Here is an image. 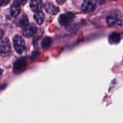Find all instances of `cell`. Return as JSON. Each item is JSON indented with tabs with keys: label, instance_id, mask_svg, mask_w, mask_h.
I'll use <instances>...</instances> for the list:
<instances>
[{
	"label": "cell",
	"instance_id": "obj_3",
	"mask_svg": "<svg viewBox=\"0 0 123 123\" xmlns=\"http://www.w3.org/2000/svg\"><path fill=\"white\" fill-rule=\"evenodd\" d=\"M11 53V44L9 40L6 38L0 43V55L3 57L8 56Z\"/></svg>",
	"mask_w": 123,
	"mask_h": 123
},
{
	"label": "cell",
	"instance_id": "obj_10",
	"mask_svg": "<svg viewBox=\"0 0 123 123\" xmlns=\"http://www.w3.org/2000/svg\"><path fill=\"white\" fill-rule=\"evenodd\" d=\"M34 18L38 25H42L45 19V15L42 11H38L34 13Z\"/></svg>",
	"mask_w": 123,
	"mask_h": 123
},
{
	"label": "cell",
	"instance_id": "obj_11",
	"mask_svg": "<svg viewBox=\"0 0 123 123\" xmlns=\"http://www.w3.org/2000/svg\"><path fill=\"white\" fill-rule=\"evenodd\" d=\"M20 12H21L20 6L13 2L10 7V13L12 16H13V18H16L20 14Z\"/></svg>",
	"mask_w": 123,
	"mask_h": 123
},
{
	"label": "cell",
	"instance_id": "obj_12",
	"mask_svg": "<svg viewBox=\"0 0 123 123\" xmlns=\"http://www.w3.org/2000/svg\"><path fill=\"white\" fill-rule=\"evenodd\" d=\"M121 40V36L119 33L114 32L109 37V41L112 43H118Z\"/></svg>",
	"mask_w": 123,
	"mask_h": 123
},
{
	"label": "cell",
	"instance_id": "obj_19",
	"mask_svg": "<svg viewBox=\"0 0 123 123\" xmlns=\"http://www.w3.org/2000/svg\"><path fill=\"white\" fill-rule=\"evenodd\" d=\"M3 35H4V31H2V30L0 29V39L2 38V37H3Z\"/></svg>",
	"mask_w": 123,
	"mask_h": 123
},
{
	"label": "cell",
	"instance_id": "obj_14",
	"mask_svg": "<svg viewBox=\"0 0 123 123\" xmlns=\"http://www.w3.org/2000/svg\"><path fill=\"white\" fill-rule=\"evenodd\" d=\"M52 43V39L50 37H46L44 38V39L42 40V43H41V45L42 47L44 49H46L50 47V44Z\"/></svg>",
	"mask_w": 123,
	"mask_h": 123
},
{
	"label": "cell",
	"instance_id": "obj_13",
	"mask_svg": "<svg viewBox=\"0 0 123 123\" xmlns=\"http://www.w3.org/2000/svg\"><path fill=\"white\" fill-rule=\"evenodd\" d=\"M28 24V17L24 15L20 18L19 19V22H18V25L21 28H24L26 26L27 24Z\"/></svg>",
	"mask_w": 123,
	"mask_h": 123
},
{
	"label": "cell",
	"instance_id": "obj_1",
	"mask_svg": "<svg viewBox=\"0 0 123 123\" xmlns=\"http://www.w3.org/2000/svg\"><path fill=\"white\" fill-rule=\"evenodd\" d=\"M27 67V61L25 58L18 59L13 64V72L16 74H20L26 70Z\"/></svg>",
	"mask_w": 123,
	"mask_h": 123
},
{
	"label": "cell",
	"instance_id": "obj_2",
	"mask_svg": "<svg viewBox=\"0 0 123 123\" xmlns=\"http://www.w3.org/2000/svg\"><path fill=\"white\" fill-rule=\"evenodd\" d=\"M13 46L17 53L21 54L26 49L25 43L24 40L19 36H15L13 38Z\"/></svg>",
	"mask_w": 123,
	"mask_h": 123
},
{
	"label": "cell",
	"instance_id": "obj_18",
	"mask_svg": "<svg viewBox=\"0 0 123 123\" xmlns=\"http://www.w3.org/2000/svg\"><path fill=\"white\" fill-rule=\"evenodd\" d=\"M56 1L58 4L61 5V4H63L64 2H66V1H67V0H56Z\"/></svg>",
	"mask_w": 123,
	"mask_h": 123
},
{
	"label": "cell",
	"instance_id": "obj_20",
	"mask_svg": "<svg viewBox=\"0 0 123 123\" xmlns=\"http://www.w3.org/2000/svg\"><path fill=\"white\" fill-rule=\"evenodd\" d=\"M2 72H3V71H2V70L0 68V76L2 74Z\"/></svg>",
	"mask_w": 123,
	"mask_h": 123
},
{
	"label": "cell",
	"instance_id": "obj_6",
	"mask_svg": "<svg viewBox=\"0 0 123 123\" xmlns=\"http://www.w3.org/2000/svg\"><path fill=\"white\" fill-rule=\"evenodd\" d=\"M82 10L84 12L89 13L93 12L95 10V5L91 0H84L81 6Z\"/></svg>",
	"mask_w": 123,
	"mask_h": 123
},
{
	"label": "cell",
	"instance_id": "obj_16",
	"mask_svg": "<svg viewBox=\"0 0 123 123\" xmlns=\"http://www.w3.org/2000/svg\"><path fill=\"white\" fill-rule=\"evenodd\" d=\"M10 2V0H0V6H5Z\"/></svg>",
	"mask_w": 123,
	"mask_h": 123
},
{
	"label": "cell",
	"instance_id": "obj_4",
	"mask_svg": "<svg viewBox=\"0 0 123 123\" xmlns=\"http://www.w3.org/2000/svg\"><path fill=\"white\" fill-rule=\"evenodd\" d=\"M74 15L72 13H67L62 14L59 17V23L62 26H67L73 22L74 19Z\"/></svg>",
	"mask_w": 123,
	"mask_h": 123
},
{
	"label": "cell",
	"instance_id": "obj_15",
	"mask_svg": "<svg viewBox=\"0 0 123 123\" xmlns=\"http://www.w3.org/2000/svg\"><path fill=\"white\" fill-rule=\"evenodd\" d=\"M26 2H27V0H14V3L19 5L20 7L24 6Z\"/></svg>",
	"mask_w": 123,
	"mask_h": 123
},
{
	"label": "cell",
	"instance_id": "obj_8",
	"mask_svg": "<svg viewBox=\"0 0 123 123\" xmlns=\"http://www.w3.org/2000/svg\"><path fill=\"white\" fill-rule=\"evenodd\" d=\"M30 8L32 11L36 12L41 11L43 7V1L42 0H31L30 3Z\"/></svg>",
	"mask_w": 123,
	"mask_h": 123
},
{
	"label": "cell",
	"instance_id": "obj_9",
	"mask_svg": "<svg viewBox=\"0 0 123 123\" xmlns=\"http://www.w3.org/2000/svg\"><path fill=\"white\" fill-rule=\"evenodd\" d=\"M118 18V14L117 13H111L110 15L108 16L107 18V24L108 26H114L115 24H118L120 20Z\"/></svg>",
	"mask_w": 123,
	"mask_h": 123
},
{
	"label": "cell",
	"instance_id": "obj_17",
	"mask_svg": "<svg viewBox=\"0 0 123 123\" xmlns=\"http://www.w3.org/2000/svg\"><path fill=\"white\" fill-rule=\"evenodd\" d=\"M96 1L98 4L103 5L105 3L106 0H96Z\"/></svg>",
	"mask_w": 123,
	"mask_h": 123
},
{
	"label": "cell",
	"instance_id": "obj_7",
	"mask_svg": "<svg viewBox=\"0 0 123 123\" xmlns=\"http://www.w3.org/2000/svg\"><path fill=\"white\" fill-rule=\"evenodd\" d=\"M44 10L46 12L49 14L51 15H55V14H57L59 12V8L56 6H54L53 4L50 3V2H46L44 6Z\"/></svg>",
	"mask_w": 123,
	"mask_h": 123
},
{
	"label": "cell",
	"instance_id": "obj_5",
	"mask_svg": "<svg viewBox=\"0 0 123 123\" xmlns=\"http://www.w3.org/2000/svg\"><path fill=\"white\" fill-rule=\"evenodd\" d=\"M37 27L34 24H28L25 27L23 28V36L27 38L32 37L37 32Z\"/></svg>",
	"mask_w": 123,
	"mask_h": 123
}]
</instances>
